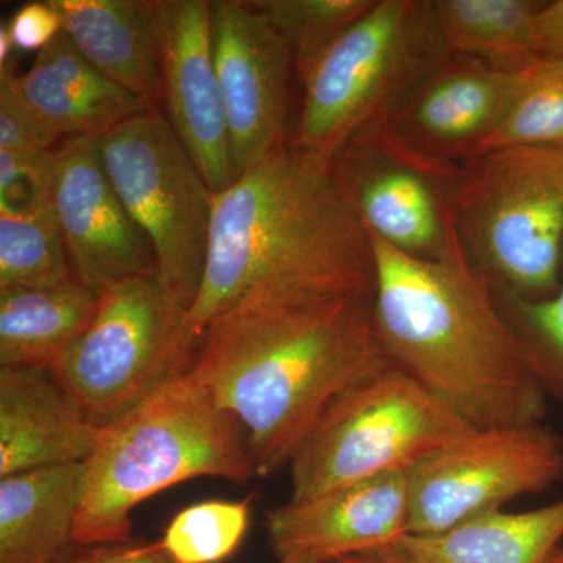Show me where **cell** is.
Returning a JSON list of instances; mask_svg holds the SVG:
<instances>
[{
	"mask_svg": "<svg viewBox=\"0 0 563 563\" xmlns=\"http://www.w3.org/2000/svg\"><path fill=\"white\" fill-rule=\"evenodd\" d=\"M409 473L346 485L266 514L277 561L329 563L383 551L409 533Z\"/></svg>",
	"mask_w": 563,
	"mask_h": 563,
	"instance_id": "cell-16",
	"label": "cell"
},
{
	"mask_svg": "<svg viewBox=\"0 0 563 563\" xmlns=\"http://www.w3.org/2000/svg\"><path fill=\"white\" fill-rule=\"evenodd\" d=\"M62 32L99 73L144 101L163 95L155 0H49Z\"/></svg>",
	"mask_w": 563,
	"mask_h": 563,
	"instance_id": "cell-19",
	"label": "cell"
},
{
	"mask_svg": "<svg viewBox=\"0 0 563 563\" xmlns=\"http://www.w3.org/2000/svg\"><path fill=\"white\" fill-rule=\"evenodd\" d=\"M55 139L22 102L11 84L10 68L0 69V150L52 151Z\"/></svg>",
	"mask_w": 563,
	"mask_h": 563,
	"instance_id": "cell-30",
	"label": "cell"
},
{
	"mask_svg": "<svg viewBox=\"0 0 563 563\" xmlns=\"http://www.w3.org/2000/svg\"><path fill=\"white\" fill-rule=\"evenodd\" d=\"M562 540L563 498L528 512L493 510L439 533H406L377 553L399 563H548Z\"/></svg>",
	"mask_w": 563,
	"mask_h": 563,
	"instance_id": "cell-20",
	"label": "cell"
},
{
	"mask_svg": "<svg viewBox=\"0 0 563 563\" xmlns=\"http://www.w3.org/2000/svg\"><path fill=\"white\" fill-rule=\"evenodd\" d=\"M16 51V46H14V41L11 38L9 27L7 24H2L0 27V65L9 68V60L11 58V54Z\"/></svg>",
	"mask_w": 563,
	"mask_h": 563,
	"instance_id": "cell-35",
	"label": "cell"
},
{
	"mask_svg": "<svg viewBox=\"0 0 563 563\" xmlns=\"http://www.w3.org/2000/svg\"><path fill=\"white\" fill-rule=\"evenodd\" d=\"M191 355L185 314L157 277H135L99 292L90 328L52 374L92 421L107 426L187 373Z\"/></svg>",
	"mask_w": 563,
	"mask_h": 563,
	"instance_id": "cell-9",
	"label": "cell"
},
{
	"mask_svg": "<svg viewBox=\"0 0 563 563\" xmlns=\"http://www.w3.org/2000/svg\"><path fill=\"white\" fill-rule=\"evenodd\" d=\"M211 47L235 179L285 144L290 47L251 0L210 2Z\"/></svg>",
	"mask_w": 563,
	"mask_h": 563,
	"instance_id": "cell-12",
	"label": "cell"
},
{
	"mask_svg": "<svg viewBox=\"0 0 563 563\" xmlns=\"http://www.w3.org/2000/svg\"><path fill=\"white\" fill-rule=\"evenodd\" d=\"M91 563H174L161 542L135 544L132 542L101 547Z\"/></svg>",
	"mask_w": 563,
	"mask_h": 563,
	"instance_id": "cell-33",
	"label": "cell"
},
{
	"mask_svg": "<svg viewBox=\"0 0 563 563\" xmlns=\"http://www.w3.org/2000/svg\"><path fill=\"white\" fill-rule=\"evenodd\" d=\"M250 501H203L169 521L161 544L174 563H220L235 553L250 528Z\"/></svg>",
	"mask_w": 563,
	"mask_h": 563,
	"instance_id": "cell-27",
	"label": "cell"
},
{
	"mask_svg": "<svg viewBox=\"0 0 563 563\" xmlns=\"http://www.w3.org/2000/svg\"><path fill=\"white\" fill-rule=\"evenodd\" d=\"M369 240L374 324L393 365L473 428L542 422L547 393L462 246L442 261H420Z\"/></svg>",
	"mask_w": 563,
	"mask_h": 563,
	"instance_id": "cell-3",
	"label": "cell"
},
{
	"mask_svg": "<svg viewBox=\"0 0 563 563\" xmlns=\"http://www.w3.org/2000/svg\"><path fill=\"white\" fill-rule=\"evenodd\" d=\"M163 95L174 131L213 192L235 180L213 47L210 2L157 0Z\"/></svg>",
	"mask_w": 563,
	"mask_h": 563,
	"instance_id": "cell-15",
	"label": "cell"
},
{
	"mask_svg": "<svg viewBox=\"0 0 563 563\" xmlns=\"http://www.w3.org/2000/svg\"><path fill=\"white\" fill-rule=\"evenodd\" d=\"M543 2L536 0H433L444 49L492 66L521 73L539 58L532 25Z\"/></svg>",
	"mask_w": 563,
	"mask_h": 563,
	"instance_id": "cell-23",
	"label": "cell"
},
{
	"mask_svg": "<svg viewBox=\"0 0 563 563\" xmlns=\"http://www.w3.org/2000/svg\"><path fill=\"white\" fill-rule=\"evenodd\" d=\"M55 150H0V213H18L49 201Z\"/></svg>",
	"mask_w": 563,
	"mask_h": 563,
	"instance_id": "cell-29",
	"label": "cell"
},
{
	"mask_svg": "<svg viewBox=\"0 0 563 563\" xmlns=\"http://www.w3.org/2000/svg\"><path fill=\"white\" fill-rule=\"evenodd\" d=\"M391 365L373 295H343L239 303L207 325L187 373L243 426L255 476H269L336 396Z\"/></svg>",
	"mask_w": 563,
	"mask_h": 563,
	"instance_id": "cell-1",
	"label": "cell"
},
{
	"mask_svg": "<svg viewBox=\"0 0 563 563\" xmlns=\"http://www.w3.org/2000/svg\"><path fill=\"white\" fill-rule=\"evenodd\" d=\"M512 146H563V62L529 66L512 109L479 155Z\"/></svg>",
	"mask_w": 563,
	"mask_h": 563,
	"instance_id": "cell-26",
	"label": "cell"
},
{
	"mask_svg": "<svg viewBox=\"0 0 563 563\" xmlns=\"http://www.w3.org/2000/svg\"><path fill=\"white\" fill-rule=\"evenodd\" d=\"M329 563H399L393 561L388 555H384L380 553H368V554H355V555H344V558L335 559V561H331Z\"/></svg>",
	"mask_w": 563,
	"mask_h": 563,
	"instance_id": "cell-36",
	"label": "cell"
},
{
	"mask_svg": "<svg viewBox=\"0 0 563 563\" xmlns=\"http://www.w3.org/2000/svg\"><path fill=\"white\" fill-rule=\"evenodd\" d=\"M18 51H41L62 32V21L51 2H31L7 22Z\"/></svg>",
	"mask_w": 563,
	"mask_h": 563,
	"instance_id": "cell-31",
	"label": "cell"
},
{
	"mask_svg": "<svg viewBox=\"0 0 563 563\" xmlns=\"http://www.w3.org/2000/svg\"><path fill=\"white\" fill-rule=\"evenodd\" d=\"M98 147L121 202L150 239L162 290L187 317L206 272L213 190L155 107L121 122Z\"/></svg>",
	"mask_w": 563,
	"mask_h": 563,
	"instance_id": "cell-8",
	"label": "cell"
},
{
	"mask_svg": "<svg viewBox=\"0 0 563 563\" xmlns=\"http://www.w3.org/2000/svg\"><path fill=\"white\" fill-rule=\"evenodd\" d=\"M474 429L412 376L388 366L336 396L303 437L288 463V501L409 473Z\"/></svg>",
	"mask_w": 563,
	"mask_h": 563,
	"instance_id": "cell-6",
	"label": "cell"
},
{
	"mask_svg": "<svg viewBox=\"0 0 563 563\" xmlns=\"http://www.w3.org/2000/svg\"><path fill=\"white\" fill-rule=\"evenodd\" d=\"M372 240L331 169L291 144L214 192L206 272L185 317L192 352L244 301L373 295Z\"/></svg>",
	"mask_w": 563,
	"mask_h": 563,
	"instance_id": "cell-2",
	"label": "cell"
},
{
	"mask_svg": "<svg viewBox=\"0 0 563 563\" xmlns=\"http://www.w3.org/2000/svg\"><path fill=\"white\" fill-rule=\"evenodd\" d=\"M85 462L0 477V563H40L74 543Z\"/></svg>",
	"mask_w": 563,
	"mask_h": 563,
	"instance_id": "cell-21",
	"label": "cell"
},
{
	"mask_svg": "<svg viewBox=\"0 0 563 563\" xmlns=\"http://www.w3.org/2000/svg\"><path fill=\"white\" fill-rule=\"evenodd\" d=\"M548 563H563V547L555 551L553 558Z\"/></svg>",
	"mask_w": 563,
	"mask_h": 563,
	"instance_id": "cell-37",
	"label": "cell"
},
{
	"mask_svg": "<svg viewBox=\"0 0 563 563\" xmlns=\"http://www.w3.org/2000/svg\"><path fill=\"white\" fill-rule=\"evenodd\" d=\"M11 84L57 140H99L154 107L99 73L63 32L36 54L22 76L11 73Z\"/></svg>",
	"mask_w": 563,
	"mask_h": 563,
	"instance_id": "cell-18",
	"label": "cell"
},
{
	"mask_svg": "<svg viewBox=\"0 0 563 563\" xmlns=\"http://www.w3.org/2000/svg\"><path fill=\"white\" fill-rule=\"evenodd\" d=\"M103 428L52 372L0 368V477L87 462Z\"/></svg>",
	"mask_w": 563,
	"mask_h": 563,
	"instance_id": "cell-17",
	"label": "cell"
},
{
	"mask_svg": "<svg viewBox=\"0 0 563 563\" xmlns=\"http://www.w3.org/2000/svg\"><path fill=\"white\" fill-rule=\"evenodd\" d=\"M276 563H321V562L298 561V559H284V561H277Z\"/></svg>",
	"mask_w": 563,
	"mask_h": 563,
	"instance_id": "cell-38",
	"label": "cell"
},
{
	"mask_svg": "<svg viewBox=\"0 0 563 563\" xmlns=\"http://www.w3.org/2000/svg\"><path fill=\"white\" fill-rule=\"evenodd\" d=\"M74 279L51 199L0 213V290L58 287Z\"/></svg>",
	"mask_w": 563,
	"mask_h": 563,
	"instance_id": "cell-24",
	"label": "cell"
},
{
	"mask_svg": "<svg viewBox=\"0 0 563 563\" xmlns=\"http://www.w3.org/2000/svg\"><path fill=\"white\" fill-rule=\"evenodd\" d=\"M562 477L563 440L542 422L474 429L410 470L409 533L448 531Z\"/></svg>",
	"mask_w": 563,
	"mask_h": 563,
	"instance_id": "cell-11",
	"label": "cell"
},
{
	"mask_svg": "<svg viewBox=\"0 0 563 563\" xmlns=\"http://www.w3.org/2000/svg\"><path fill=\"white\" fill-rule=\"evenodd\" d=\"M526 70L510 73L446 54L380 121L413 150L465 165L481 154L506 120L523 87Z\"/></svg>",
	"mask_w": 563,
	"mask_h": 563,
	"instance_id": "cell-14",
	"label": "cell"
},
{
	"mask_svg": "<svg viewBox=\"0 0 563 563\" xmlns=\"http://www.w3.org/2000/svg\"><path fill=\"white\" fill-rule=\"evenodd\" d=\"M532 51L539 60L563 62V0L543 2L537 11Z\"/></svg>",
	"mask_w": 563,
	"mask_h": 563,
	"instance_id": "cell-32",
	"label": "cell"
},
{
	"mask_svg": "<svg viewBox=\"0 0 563 563\" xmlns=\"http://www.w3.org/2000/svg\"><path fill=\"white\" fill-rule=\"evenodd\" d=\"M51 202L74 276L92 291L157 274L154 250L111 184L98 140L55 147Z\"/></svg>",
	"mask_w": 563,
	"mask_h": 563,
	"instance_id": "cell-13",
	"label": "cell"
},
{
	"mask_svg": "<svg viewBox=\"0 0 563 563\" xmlns=\"http://www.w3.org/2000/svg\"><path fill=\"white\" fill-rule=\"evenodd\" d=\"M196 477L247 484L255 477L243 426L188 373L103 428L85 462L74 542H132V512L166 488Z\"/></svg>",
	"mask_w": 563,
	"mask_h": 563,
	"instance_id": "cell-4",
	"label": "cell"
},
{
	"mask_svg": "<svg viewBox=\"0 0 563 563\" xmlns=\"http://www.w3.org/2000/svg\"><path fill=\"white\" fill-rule=\"evenodd\" d=\"M446 54L433 0H374L301 81L291 146L331 165L358 129L384 120Z\"/></svg>",
	"mask_w": 563,
	"mask_h": 563,
	"instance_id": "cell-7",
	"label": "cell"
},
{
	"mask_svg": "<svg viewBox=\"0 0 563 563\" xmlns=\"http://www.w3.org/2000/svg\"><path fill=\"white\" fill-rule=\"evenodd\" d=\"M495 296L520 339L533 376L548 398L563 402V279L554 296L539 301Z\"/></svg>",
	"mask_w": 563,
	"mask_h": 563,
	"instance_id": "cell-28",
	"label": "cell"
},
{
	"mask_svg": "<svg viewBox=\"0 0 563 563\" xmlns=\"http://www.w3.org/2000/svg\"><path fill=\"white\" fill-rule=\"evenodd\" d=\"M96 551H98V548L80 547V544L74 543L63 553L40 563H91Z\"/></svg>",
	"mask_w": 563,
	"mask_h": 563,
	"instance_id": "cell-34",
	"label": "cell"
},
{
	"mask_svg": "<svg viewBox=\"0 0 563 563\" xmlns=\"http://www.w3.org/2000/svg\"><path fill=\"white\" fill-rule=\"evenodd\" d=\"M99 295L74 279L0 290V365L52 372L98 312Z\"/></svg>",
	"mask_w": 563,
	"mask_h": 563,
	"instance_id": "cell-22",
	"label": "cell"
},
{
	"mask_svg": "<svg viewBox=\"0 0 563 563\" xmlns=\"http://www.w3.org/2000/svg\"><path fill=\"white\" fill-rule=\"evenodd\" d=\"M455 228L495 292L539 301L563 279V146H512L463 165Z\"/></svg>",
	"mask_w": 563,
	"mask_h": 563,
	"instance_id": "cell-5",
	"label": "cell"
},
{
	"mask_svg": "<svg viewBox=\"0 0 563 563\" xmlns=\"http://www.w3.org/2000/svg\"><path fill=\"white\" fill-rule=\"evenodd\" d=\"M280 33L291 52L299 80L355 21L372 9L374 0H251Z\"/></svg>",
	"mask_w": 563,
	"mask_h": 563,
	"instance_id": "cell-25",
	"label": "cell"
},
{
	"mask_svg": "<svg viewBox=\"0 0 563 563\" xmlns=\"http://www.w3.org/2000/svg\"><path fill=\"white\" fill-rule=\"evenodd\" d=\"M329 169L368 236L420 261H442L461 247L463 165L429 157L374 121L343 144Z\"/></svg>",
	"mask_w": 563,
	"mask_h": 563,
	"instance_id": "cell-10",
	"label": "cell"
}]
</instances>
